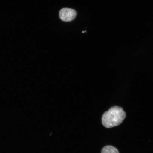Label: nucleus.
<instances>
[{
    "mask_svg": "<svg viewBox=\"0 0 153 153\" xmlns=\"http://www.w3.org/2000/svg\"><path fill=\"white\" fill-rule=\"evenodd\" d=\"M126 117V112L123 108L115 106L112 107L103 114L102 122L105 127L112 128L120 125Z\"/></svg>",
    "mask_w": 153,
    "mask_h": 153,
    "instance_id": "f257e3e1",
    "label": "nucleus"
},
{
    "mask_svg": "<svg viewBox=\"0 0 153 153\" xmlns=\"http://www.w3.org/2000/svg\"><path fill=\"white\" fill-rule=\"evenodd\" d=\"M101 153H119L118 150L115 147L108 145L104 147Z\"/></svg>",
    "mask_w": 153,
    "mask_h": 153,
    "instance_id": "7ed1b4c3",
    "label": "nucleus"
},
{
    "mask_svg": "<svg viewBox=\"0 0 153 153\" xmlns=\"http://www.w3.org/2000/svg\"><path fill=\"white\" fill-rule=\"evenodd\" d=\"M76 15L77 13L75 10L64 8L60 11L59 16L61 20L64 22H70L75 19Z\"/></svg>",
    "mask_w": 153,
    "mask_h": 153,
    "instance_id": "f03ea898",
    "label": "nucleus"
}]
</instances>
